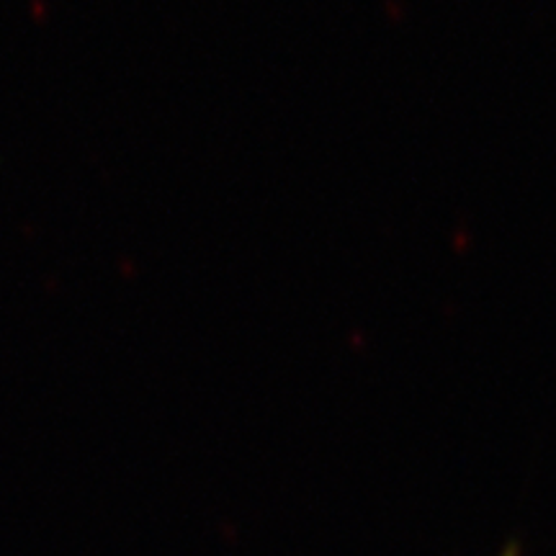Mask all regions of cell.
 <instances>
[]
</instances>
